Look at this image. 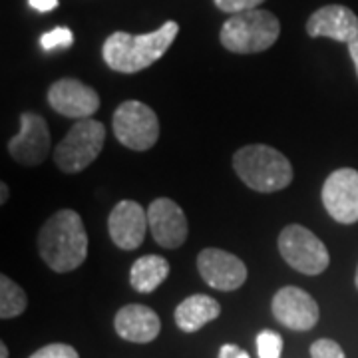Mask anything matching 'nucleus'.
Returning <instances> with one entry per match:
<instances>
[{
	"instance_id": "obj_27",
	"label": "nucleus",
	"mask_w": 358,
	"mask_h": 358,
	"mask_svg": "<svg viewBox=\"0 0 358 358\" xmlns=\"http://www.w3.org/2000/svg\"><path fill=\"white\" fill-rule=\"evenodd\" d=\"M348 52H350V58H352V62H355V68H357V76H358V34L348 42Z\"/></svg>"
},
{
	"instance_id": "obj_8",
	"label": "nucleus",
	"mask_w": 358,
	"mask_h": 358,
	"mask_svg": "<svg viewBox=\"0 0 358 358\" xmlns=\"http://www.w3.org/2000/svg\"><path fill=\"white\" fill-rule=\"evenodd\" d=\"M322 205L329 215L352 225L358 221V171L352 167H341L333 171L322 185Z\"/></svg>"
},
{
	"instance_id": "obj_30",
	"label": "nucleus",
	"mask_w": 358,
	"mask_h": 358,
	"mask_svg": "<svg viewBox=\"0 0 358 358\" xmlns=\"http://www.w3.org/2000/svg\"><path fill=\"white\" fill-rule=\"evenodd\" d=\"M355 285H357V289H358V267H357V275H355Z\"/></svg>"
},
{
	"instance_id": "obj_4",
	"label": "nucleus",
	"mask_w": 358,
	"mask_h": 358,
	"mask_svg": "<svg viewBox=\"0 0 358 358\" xmlns=\"http://www.w3.org/2000/svg\"><path fill=\"white\" fill-rule=\"evenodd\" d=\"M281 34L279 18L268 10H245L231 14L221 26L219 40L233 54H257L271 48Z\"/></svg>"
},
{
	"instance_id": "obj_14",
	"label": "nucleus",
	"mask_w": 358,
	"mask_h": 358,
	"mask_svg": "<svg viewBox=\"0 0 358 358\" xmlns=\"http://www.w3.org/2000/svg\"><path fill=\"white\" fill-rule=\"evenodd\" d=\"M148 229H150L148 211H143L140 203L129 201V199H124L115 205L108 217L110 237L115 247L124 251L138 249L143 243Z\"/></svg>"
},
{
	"instance_id": "obj_12",
	"label": "nucleus",
	"mask_w": 358,
	"mask_h": 358,
	"mask_svg": "<svg viewBox=\"0 0 358 358\" xmlns=\"http://www.w3.org/2000/svg\"><path fill=\"white\" fill-rule=\"evenodd\" d=\"M48 103L52 110L66 117L86 120L100 108V96L94 88L86 86L76 78H62L48 90Z\"/></svg>"
},
{
	"instance_id": "obj_5",
	"label": "nucleus",
	"mask_w": 358,
	"mask_h": 358,
	"mask_svg": "<svg viewBox=\"0 0 358 358\" xmlns=\"http://www.w3.org/2000/svg\"><path fill=\"white\" fill-rule=\"evenodd\" d=\"M106 141V129L98 120H78L54 152V164L64 173H78L100 155Z\"/></svg>"
},
{
	"instance_id": "obj_10",
	"label": "nucleus",
	"mask_w": 358,
	"mask_h": 358,
	"mask_svg": "<svg viewBox=\"0 0 358 358\" xmlns=\"http://www.w3.org/2000/svg\"><path fill=\"white\" fill-rule=\"evenodd\" d=\"M197 268L203 281L223 293L237 291L247 281V265L237 255L223 249H203L197 257Z\"/></svg>"
},
{
	"instance_id": "obj_19",
	"label": "nucleus",
	"mask_w": 358,
	"mask_h": 358,
	"mask_svg": "<svg viewBox=\"0 0 358 358\" xmlns=\"http://www.w3.org/2000/svg\"><path fill=\"white\" fill-rule=\"evenodd\" d=\"M28 305L26 293L6 275L0 277V317L4 320L22 315Z\"/></svg>"
},
{
	"instance_id": "obj_17",
	"label": "nucleus",
	"mask_w": 358,
	"mask_h": 358,
	"mask_svg": "<svg viewBox=\"0 0 358 358\" xmlns=\"http://www.w3.org/2000/svg\"><path fill=\"white\" fill-rule=\"evenodd\" d=\"M221 315V305L209 294H192L183 299L173 313L176 324L183 333H197Z\"/></svg>"
},
{
	"instance_id": "obj_28",
	"label": "nucleus",
	"mask_w": 358,
	"mask_h": 358,
	"mask_svg": "<svg viewBox=\"0 0 358 358\" xmlns=\"http://www.w3.org/2000/svg\"><path fill=\"white\" fill-rule=\"evenodd\" d=\"M8 201V185L6 183H0V203L4 205Z\"/></svg>"
},
{
	"instance_id": "obj_7",
	"label": "nucleus",
	"mask_w": 358,
	"mask_h": 358,
	"mask_svg": "<svg viewBox=\"0 0 358 358\" xmlns=\"http://www.w3.org/2000/svg\"><path fill=\"white\" fill-rule=\"evenodd\" d=\"M282 259L303 275H320L331 263V255L319 237L303 225H287L279 235Z\"/></svg>"
},
{
	"instance_id": "obj_9",
	"label": "nucleus",
	"mask_w": 358,
	"mask_h": 358,
	"mask_svg": "<svg viewBox=\"0 0 358 358\" xmlns=\"http://www.w3.org/2000/svg\"><path fill=\"white\" fill-rule=\"evenodd\" d=\"M50 129L42 115L24 112L20 115V131L8 141V154L20 166H40L50 152Z\"/></svg>"
},
{
	"instance_id": "obj_18",
	"label": "nucleus",
	"mask_w": 358,
	"mask_h": 358,
	"mask_svg": "<svg viewBox=\"0 0 358 358\" xmlns=\"http://www.w3.org/2000/svg\"><path fill=\"white\" fill-rule=\"evenodd\" d=\"M169 275V263L159 255L140 257L129 271V285L138 293H154Z\"/></svg>"
},
{
	"instance_id": "obj_13",
	"label": "nucleus",
	"mask_w": 358,
	"mask_h": 358,
	"mask_svg": "<svg viewBox=\"0 0 358 358\" xmlns=\"http://www.w3.org/2000/svg\"><path fill=\"white\" fill-rule=\"evenodd\" d=\"M148 221L150 231L155 243L166 249H178L185 243L189 225L183 209L173 199L159 197L150 205L148 209Z\"/></svg>"
},
{
	"instance_id": "obj_26",
	"label": "nucleus",
	"mask_w": 358,
	"mask_h": 358,
	"mask_svg": "<svg viewBox=\"0 0 358 358\" xmlns=\"http://www.w3.org/2000/svg\"><path fill=\"white\" fill-rule=\"evenodd\" d=\"M243 350L237 345H223L219 350V358H239Z\"/></svg>"
},
{
	"instance_id": "obj_25",
	"label": "nucleus",
	"mask_w": 358,
	"mask_h": 358,
	"mask_svg": "<svg viewBox=\"0 0 358 358\" xmlns=\"http://www.w3.org/2000/svg\"><path fill=\"white\" fill-rule=\"evenodd\" d=\"M28 4L38 13H50L58 6V0H28Z\"/></svg>"
},
{
	"instance_id": "obj_1",
	"label": "nucleus",
	"mask_w": 358,
	"mask_h": 358,
	"mask_svg": "<svg viewBox=\"0 0 358 358\" xmlns=\"http://www.w3.org/2000/svg\"><path fill=\"white\" fill-rule=\"evenodd\" d=\"M179 24L167 20L154 32L148 34H128V32H114L103 42V62L114 72L122 74H136L155 64L178 38Z\"/></svg>"
},
{
	"instance_id": "obj_21",
	"label": "nucleus",
	"mask_w": 358,
	"mask_h": 358,
	"mask_svg": "<svg viewBox=\"0 0 358 358\" xmlns=\"http://www.w3.org/2000/svg\"><path fill=\"white\" fill-rule=\"evenodd\" d=\"M257 355L259 358H281L282 338L273 331H263L257 336Z\"/></svg>"
},
{
	"instance_id": "obj_20",
	"label": "nucleus",
	"mask_w": 358,
	"mask_h": 358,
	"mask_svg": "<svg viewBox=\"0 0 358 358\" xmlns=\"http://www.w3.org/2000/svg\"><path fill=\"white\" fill-rule=\"evenodd\" d=\"M74 44V34L70 28L66 26H60V28H54L50 32H44L40 36V46L42 50L50 52V50H58V48H70Z\"/></svg>"
},
{
	"instance_id": "obj_24",
	"label": "nucleus",
	"mask_w": 358,
	"mask_h": 358,
	"mask_svg": "<svg viewBox=\"0 0 358 358\" xmlns=\"http://www.w3.org/2000/svg\"><path fill=\"white\" fill-rule=\"evenodd\" d=\"M219 10L227 14H239L245 10H253L257 6H261L265 0H213Z\"/></svg>"
},
{
	"instance_id": "obj_22",
	"label": "nucleus",
	"mask_w": 358,
	"mask_h": 358,
	"mask_svg": "<svg viewBox=\"0 0 358 358\" xmlns=\"http://www.w3.org/2000/svg\"><path fill=\"white\" fill-rule=\"evenodd\" d=\"M310 358H346V355L333 338H319L310 345Z\"/></svg>"
},
{
	"instance_id": "obj_31",
	"label": "nucleus",
	"mask_w": 358,
	"mask_h": 358,
	"mask_svg": "<svg viewBox=\"0 0 358 358\" xmlns=\"http://www.w3.org/2000/svg\"><path fill=\"white\" fill-rule=\"evenodd\" d=\"M239 358H249V355H247V352H245V350H243V352L239 355Z\"/></svg>"
},
{
	"instance_id": "obj_23",
	"label": "nucleus",
	"mask_w": 358,
	"mask_h": 358,
	"mask_svg": "<svg viewBox=\"0 0 358 358\" xmlns=\"http://www.w3.org/2000/svg\"><path fill=\"white\" fill-rule=\"evenodd\" d=\"M30 358H80V355H78V350L74 346L54 343V345L42 346Z\"/></svg>"
},
{
	"instance_id": "obj_2",
	"label": "nucleus",
	"mask_w": 358,
	"mask_h": 358,
	"mask_svg": "<svg viewBox=\"0 0 358 358\" xmlns=\"http://www.w3.org/2000/svg\"><path fill=\"white\" fill-rule=\"evenodd\" d=\"M38 253L56 273L76 271L88 257V233L84 221L72 209H60L38 233Z\"/></svg>"
},
{
	"instance_id": "obj_15",
	"label": "nucleus",
	"mask_w": 358,
	"mask_h": 358,
	"mask_svg": "<svg viewBox=\"0 0 358 358\" xmlns=\"http://www.w3.org/2000/svg\"><path fill=\"white\" fill-rule=\"evenodd\" d=\"M307 34L313 38H331L348 44L358 34V16L348 6L329 4L310 14Z\"/></svg>"
},
{
	"instance_id": "obj_3",
	"label": "nucleus",
	"mask_w": 358,
	"mask_h": 358,
	"mask_svg": "<svg viewBox=\"0 0 358 358\" xmlns=\"http://www.w3.org/2000/svg\"><path fill=\"white\" fill-rule=\"evenodd\" d=\"M233 167L245 185L259 193L281 192L293 181V166L287 155L263 143L237 150Z\"/></svg>"
},
{
	"instance_id": "obj_11",
	"label": "nucleus",
	"mask_w": 358,
	"mask_h": 358,
	"mask_svg": "<svg viewBox=\"0 0 358 358\" xmlns=\"http://www.w3.org/2000/svg\"><path fill=\"white\" fill-rule=\"evenodd\" d=\"M273 317L291 331H310L320 319L317 301L299 287H282L273 296Z\"/></svg>"
},
{
	"instance_id": "obj_16",
	"label": "nucleus",
	"mask_w": 358,
	"mask_h": 358,
	"mask_svg": "<svg viewBox=\"0 0 358 358\" xmlns=\"http://www.w3.org/2000/svg\"><path fill=\"white\" fill-rule=\"evenodd\" d=\"M114 329L117 336L128 343L148 345L162 333V320L145 305H126L115 313Z\"/></svg>"
},
{
	"instance_id": "obj_6",
	"label": "nucleus",
	"mask_w": 358,
	"mask_h": 358,
	"mask_svg": "<svg viewBox=\"0 0 358 358\" xmlns=\"http://www.w3.org/2000/svg\"><path fill=\"white\" fill-rule=\"evenodd\" d=\"M115 140L134 152H148L159 138V120L148 103L128 100L114 112Z\"/></svg>"
},
{
	"instance_id": "obj_29",
	"label": "nucleus",
	"mask_w": 358,
	"mask_h": 358,
	"mask_svg": "<svg viewBox=\"0 0 358 358\" xmlns=\"http://www.w3.org/2000/svg\"><path fill=\"white\" fill-rule=\"evenodd\" d=\"M0 358H8V346L0 343Z\"/></svg>"
}]
</instances>
